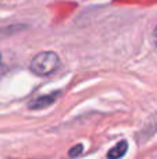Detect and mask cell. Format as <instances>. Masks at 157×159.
<instances>
[{
	"instance_id": "3957f363",
	"label": "cell",
	"mask_w": 157,
	"mask_h": 159,
	"mask_svg": "<svg viewBox=\"0 0 157 159\" xmlns=\"http://www.w3.org/2000/svg\"><path fill=\"white\" fill-rule=\"evenodd\" d=\"M128 151V143L125 140L120 141L117 145H114V148H111L110 151L107 152L106 157L107 158H111V159H118V158H122Z\"/></svg>"
},
{
	"instance_id": "7a4b0ae2",
	"label": "cell",
	"mask_w": 157,
	"mask_h": 159,
	"mask_svg": "<svg viewBox=\"0 0 157 159\" xmlns=\"http://www.w3.org/2000/svg\"><path fill=\"white\" fill-rule=\"evenodd\" d=\"M60 93H61L60 91H53L52 93L38 96V98L29 101L28 107H29L31 110H39V109H45V107H47V106H52L53 103H56V101L58 99Z\"/></svg>"
},
{
	"instance_id": "277c9868",
	"label": "cell",
	"mask_w": 157,
	"mask_h": 159,
	"mask_svg": "<svg viewBox=\"0 0 157 159\" xmlns=\"http://www.w3.org/2000/svg\"><path fill=\"white\" fill-rule=\"evenodd\" d=\"M83 152V145L82 144H78V145H74L68 152V157L70 158H75V157H79L81 154Z\"/></svg>"
},
{
	"instance_id": "6da1fadb",
	"label": "cell",
	"mask_w": 157,
	"mask_h": 159,
	"mask_svg": "<svg viewBox=\"0 0 157 159\" xmlns=\"http://www.w3.org/2000/svg\"><path fill=\"white\" fill-rule=\"evenodd\" d=\"M60 67V57L53 50L40 52L31 60L29 70L38 77H47Z\"/></svg>"
},
{
	"instance_id": "5b68a950",
	"label": "cell",
	"mask_w": 157,
	"mask_h": 159,
	"mask_svg": "<svg viewBox=\"0 0 157 159\" xmlns=\"http://www.w3.org/2000/svg\"><path fill=\"white\" fill-rule=\"evenodd\" d=\"M152 38H153V43H155V46L157 48V25H156L155 30H153V35H152Z\"/></svg>"
},
{
	"instance_id": "8992f818",
	"label": "cell",
	"mask_w": 157,
	"mask_h": 159,
	"mask_svg": "<svg viewBox=\"0 0 157 159\" xmlns=\"http://www.w3.org/2000/svg\"><path fill=\"white\" fill-rule=\"evenodd\" d=\"M0 63H2V52H0Z\"/></svg>"
}]
</instances>
